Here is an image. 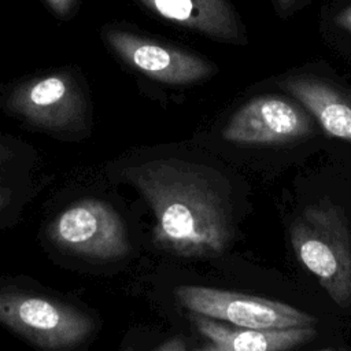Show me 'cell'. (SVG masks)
Returning <instances> with one entry per match:
<instances>
[{
    "label": "cell",
    "instance_id": "2e32d148",
    "mask_svg": "<svg viewBox=\"0 0 351 351\" xmlns=\"http://www.w3.org/2000/svg\"><path fill=\"white\" fill-rule=\"evenodd\" d=\"M337 23L344 27L346 30H348L351 33V7H348L347 10H344L341 14H339L337 16Z\"/></svg>",
    "mask_w": 351,
    "mask_h": 351
},
{
    "label": "cell",
    "instance_id": "4fadbf2b",
    "mask_svg": "<svg viewBox=\"0 0 351 351\" xmlns=\"http://www.w3.org/2000/svg\"><path fill=\"white\" fill-rule=\"evenodd\" d=\"M36 151L26 141L0 130V177L32 171Z\"/></svg>",
    "mask_w": 351,
    "mask_h": 351
},
{
    "label": "cell",
    "instance_id": "9c48e42d",
    "mask_svg": "<svg viewBox=\"0 0 351 351\" xmlns=\"http://www.w3.org/2000/svg\"><path fill=\"white\" fill-rule=\"evenodd\" d=\"M191 319L197 332L207 339V344L202 347L207 351H284L306 344L317 336L313 325L254 329L222 324L195 313Z\"/></svg>",
    "mask_w": 351,
    "mask_h": 351
},
{
    "label": "cell",
    "instance_id": "5b68a950",
    "mask_svg": "<svg viewBox=\"0 0 351 351\" xmlns=\"http://www.w3.org/2000/svg\"><path fill=\"white\" fill-rule=\"evenodd\" d=\"M291 244L299 262L340 307L351 304V228L329 199L307 206L292 222Z\"/></svg>",
    "mask_w": 351,
    "mask_h": 351
},
{
    "label": "cell",
    "instance_id": "6da1fadb",
    "mask_svg": "<svg viewBox=\"0 0 351 351\" xmlns=\"http://www.w3.org/2000/svg\"><path fill=\"white\" fill-rule=\"evenodd\" d=\"M154 214V244L182 258L222 254L232 239V210L225 184L214 173L176 158L119 166Z\"/></svg>",
    "mask_w": 351,
    "mask_h": 351
},
{
    "label": "cell",
    "instance_id": "277c9868",
    "mask_svg": "<svg viewBox=\"0 0 351 351\" xmlns=\"http://www.w3.org/2000/svg\"><path fill=\"white\" fill-rule=\"evenodd\" d=\"M43 232L45 247L74 263H115L132 250L121 214L101 197L85 196L70 202L53 214Z\"/></svg>",
    "mask_w": 351,
    "mask_h": 351
},
{
    "label": "cell",
    "instance_id": "8fae6325",
    "mask_svg": "<svg viewBox=\"0 0 351 351\" xmlns=\"http://www.w3.org/2000/svg\"><path fill=\"white\" fill-rule=\"evenodd\" d=\"M158 15L221 41L240 40L237 18L225 0H140Z\"/></svg>",
    "mask_w": 351,
    "mask_h": 351
},
{
    "label": "cell",
    "instance_id": "5bb4252c",
    "mask_svg": "<svg viewBox=\"0 0 351 351\" xmlns=\"http://www.w3.org/2000/svg\"><path fill=\"white\" fill-rule=\"evenodd\" d=\"M51 10L60 18H67L77 0H45Z\"/></svg>",
    "mask_w": 351,
    "mask_h": 351
},
{
    "label": "cell",
    "instance_id": "3957f363",
    "mask_svg": "<svg viewBox=\"0 0 351 351\" xmlns=\"http://www.w3.org/2000/svg\"><path fill=\"white\" fill-rule=\"evenodd\" d=\"M0 112L63 143H81L93 129L89 85L73 67L41 71L3 88Z\"/></svg>",
    "mask_w": 351,
    "mask_h": 351
},
{
    "label": "cell",
    "instance_id": "7a4b0ae2",
    "mask_svg": "<svg viewBox=\"0 0 351 351\" xmlns=\"http://www.w3.org/2000/svg\"><path fill=\"white\" fill-rule=\"evenodd\" d=\"M0 325L30 346L71 351L100 330L99 314L78 299L25 276H0Z\"/></svg>",
    "mask_w": 351,
    "mask_h": 351
},
{
    "label": "cell",
    "instance_id": "8992f818",
    "mask_svg": "<svg viewBox=\"0 0 351 351\" xmlns=\"http://www.w3.org/2000/svg\"><path fill=\"white\" fill-rule=\"evenodd\" d=\"M176 298L195 314L241 328H291L315 322L313 315L293 306L204 285H181L176 289Z\"/></svg>",
    "mask_w": 351,
    "mask_h": 351
},
{
    "label": "cell",
    "instance_id": "9a60e30c",
    "mask_svg": "<svg viewBox=\"0 0 351 351\" xmlns=\"http://www.w3.org/2000/svg\"><path fill=\"white\" fill-rule=\"evenodd\" d=\"M186 348L188 346L182 337H171L155 347V350L158 351H185Z\"/></svg>",
    "mask_w": 351,
    "mask_h": 351
},
{
    "label": "cell",
    "instance_id": "ba28073f",
    "mask_svg": "<svg viewBox=\"0 0 351 351\" xmlns=\"http://www.w3.org/2000/svg\"><path fill=\"white\" fill-rule=\"evenodd\" d=\"M313 132L314 122L298 104L285 97L259 96L233 114L222 137L237 144H280Z\"/></svg>",
    "mask_w": 351,
    "mask_h": 351
},
{
    "label": "cell",
    "instance_id": "7c38bea8",
    "mask_svg": "<svg viewBox=\"0 0 351 351\" xmlns=\"http://www.w3.org/2000/svg\"><path fill=\"white\" fill-rule=\"evenodd\" d=\"M32 171L0 177V230L12 225L33 196Z\"/></svg>",
    "mask_w": 351,
    "mask_h": 351
},
{
    "label": "cell",
    "instance_id": "30bf717a",
    "mask_svg": "<svg viewBox=\"0 0 351 351\" xmlns=\"http://www.w3.org/2000/svg\"><path fill=\"white\" fill-rule=\"evenodd\" d=\"M285 89L308 110L324 130L351 144V95L324 80L295 75L284 81Z\"/></svg>",
    "mask_w": 351,
    "mask_h": 351
},
{
    "label": "cell",
    "instance_id": "e0dca14e",
    "mask_svg": "<svg viewBox=\"0 0 351 351\" xmlns=\"http://www.w3.org/2000/svg\"><path fill=\"white\" fill-rule=\"evenodd\" d=\"M277 3H278V7L284 10V8L291 7L295 3V0H277Z\"/></svg>",
    "mask_w": 351,
    "mask_h": 351
},
{
    "label": "cell",
    "instance_id": "52a82bcc",
    "mask_svg": "<svg viewBox=\"0 0 351 351\" xmlns=\"http://www.w3.org/2000/svg\"><path fill=\"white\" fill-rule=\"evenodd\" d=\"M103 38L126 64L163 84L188 85L202 81L213 73V66L203 58L128 30L107 27L103 32Z\"/></svg>",
    "mask_w": 351,
    "mask_h": 351
}]
</instances>
